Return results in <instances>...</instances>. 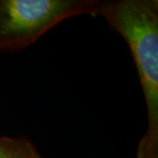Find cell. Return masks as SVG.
<instances>
[{
  "mask_svg": "<svg viewBox=\"0 0 158 158\" xmlns=\"http://www.w3.org/2000/svg\"><path fill=\"white\" fill-rule=\"evenodd\" d=\"M106 17L135 59L144 90L152 137L158 126V14L156 2L124 0L108 6Z\"/></svg>",
  "mask_w": 158,
  "mask_h": 158,
  "instance_id": "cell-1",
  "label": "cell"
},
{
  "mask_svg": "<svg viewBox=\"0 0 158 158\" xmlns=\"http://www.w3.org/2000/svg\"><path fill=\"white\" fill-rule=\"evenodd\" d=\"M75 6L68 0H4L0 2V35H33L64 17Z\"/></svg>",
  "mask_w": 158,
  "mask_h": 158,
  "instance_id": "cell-2",
  "label": "cell"
},
{
  "mask_svg": "<svg viewBox=\"0 0 158 158\" xmlns=\"http://www.w3.org/2000/svg\"><path fill=\"white\" fill-rule=\"evenodd\" d=\"M0 158H44L23 138L0 137Z\"/></svg>",
  "mask_w": 158,
  "mask_h": 158,
  "instance_id": "cell-3",
  "label": "cell"
},
{
  "mask_svg": "<svg viewBox=\"0 0 158 158\" xmlns=\"http://www.w3.org/2000/svg\"><path fill=\"white\" fill-rule=\"evenodd\" d=\"M154 158H156V156H155V157H154Z\"/></svg>",
  "mask_w": 158,
  "mask_h": 158,
  "instance_id": "cell-4",
  "label": "cell"
}]
</instances>
